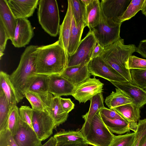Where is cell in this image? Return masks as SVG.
Wrapping results in <instances>:
<instances>
[{"mask_svg": "<svg viewBox=\"0 0 146 146\" xmlns=\"http://www.w3.org/2000/svg\"><path fill=\"white\" fill-rule=\"evenodd\" d=\"M36 73L60 75L68 67V55L57 40L37 48L35 51Z\"/></svg>", "mask_w": 146, "mask_h": 146, "instance_id": "6da1fadb", "label": "cell"}, {"mask_svg": "<svg viewBox=\"0 0 146 146\" xmlns=\"http://www.w3.org/2000/svg\"><path fill=\"white\" fill-rule=\"evenodd\" d=\"M38 47L30 45L26 48L21 55L18 67L11 74V81L20 96L23 98L36 77L35 64V51Z\"/></svg>", "mask_w": 146, "mask_h": 146, "instance_id": "7a4b0ae2", "label": "cell"}, {"mask_svg": "<svg viewBox=\"0 0 146 146\" xmlns=\"http://www.w3.org/2000/svg\"><path fill=\"white\" fill-rule=\"evenodd\" d=\"M136 48L134 44H124V40L121 38L105 47L99 56L127 81L131 83L130 71L126 68V63L129 57L136 52Z\"/></svg>", "mask_w": 146, "mask_h": 146, "instance_id": "3957f363", "label": "cell"}, {"mask_svg": "<svg viewBox=\"0 0 146 146\" xmlns=\"http://www.w3.org/2000/svg\"><path fill=\"white\" fill-rule=\"evenodd\" d=\"M80 130L87 143L94 146H109L114 136L104 122L99 111L90 122L85 121Z\"/></svg>", "mask_w": 146, "mask_h": 146, "instance_id": "277c9868", "label": "cell"}, {"mask_svg": "<svg viewBox=\"0 0 146 146\" xmlns=\"http://www.w3.org/2000/svg\"><path fill=\"white\" fill-rule=\"evenodd\" d=\"M37 16L39 23L44 31L51 36L58 34L60 18L56 0H39Z\"/></svg>", "mask_w": 146, "mask_h": 146, "instance_id": "5b68a950", "label": "cell"}, {"mask_svg": "<svg viewBox=\"0 0 146 146\" xmlns=\"http://www.w3.org/2000/svg\"><path fill=\"white\" fill-rule=\"evenodd\" d=\"M121 24L106 17L101 7L99 23L90 31L92 32L97 41L101 46L105 48L121 38L120 33Z\"/></svg>", "mask_w": 146, "mask_h": 146, "instance_id": "8992f818", "label": "cell"}, {"mask_svg": "<svg viewBox=\"0 0 146 146\" xmlns=\"http://www.w3.org/2000/svg\"><path fill=\"white\" fill-rule=\"evenodd\" d=\"M96 41L92 32L89 31L81 40L76 51L68 56V67L88 64L92 59Z\"/></svg>", "mask_w": 146, "mask_h": 146, "instance_id": "52a82bcc", "label": "cell"}, {"mask_svg": "<svg viewBox=\"0 0 146 146\" xmlns=\"http://www.w3.org/2000/svg\"><path fill=\"white\" fill-rule=\"evenodd\" d=\"M103 83L95 77L89 78L75 87L72 94L79 103H85L96 95L103 92Z\"/></svg>", "mask_w": 146, "mask_h": 146, "instance_id": "ba28073f", "label": "cell"}, {"mask_svg": "<svg viewBox=\"0 0 146 146\" xmlns=\"http://www.w3.org/2000/svg\"><path fill=\"white\" fill-rule=\"evenodd\" d=\"M88 67L90 72L94 77H100L110 82L128 81L100 56L92 59L88 64Z\"/></svg>", "mask_w": 146, "mask_h": 146, "instance_id": "9c48e42d", "label": "cell"}, {"mask_svg": "<svg viewBox=\"0 0 146 146\" xmlns=\"http://www.w3.org/2000/svg\"><path fill=\"white\" fill-rule=\"evenodd\" d=\"M32 123L34 131L42 141L51 136L55 129L54 121L46 110L43 111L34 110Z\"/></svg>", "mask_w": 146, "mask_h": 146, "instance_id": "30bf717a", "label": "cell"}, {"mask_svg": "<svg viewBox=\"0 0 146 146\" xmlns=\"http://www.w3.org/2000/svg\"><path fill=\"white\" fill-rule=\"evenodd\" d=\"M40 96L46 110L54 121L55 129L65 122L67 119L68 113L63 109L60 101V97L54 96L49 92L46 95Z\"/></svg>", "mask_w": 146, "mask_h": 146, "instance_id": "8fae6325", "label": "cell"}, {"mask_svg": "<svg viewBox=\"0 0 146 146\" xmlns=\"http://www.w3.org/2000/svg\"><path fill=\"white\" fill-rule=\"evenodd\" d=\"M34 35L33 28L27 18L17 19L12 43L16 48L25 47L29 44Z\"/></svg>", "mask_w": 146, "mask_h": 146, "instance_id": "7c38bea8", "label": "cell"}, {"mask_svg": "<svg viewBox=\"0 0 146 146\" xmlns=\"http://www.w3.org/2000/svg\"><path fill=\"white\" fill-rule=\"evenodd\" d=\"M133 101L132 104L140 109L146 104V90L128 81L110 82Z\"/></svg>", "mask_w": 146, "mask_h": 146, "instance_id": "4fadbf2b", "label": "cell"}, {"mask_svg": "<svg viewBox=\"0 0 146 146\" xmlns=\"http://www.w3.org/2000/svg\"><path fill=\"white\" fill-rule=\"evenodd\" d=\"M18 146H41L42 141L34 129L20 119L16 134L13 136Z\"/></svg>", "mask_w": 146, "mask_h": 146, "instance_id": "5bb4252c", "label": "cell"}, {"mask_svg": "<svg viewBox=\"0 0 146 146\" xmlns=\"http://www.w3.org/2000/svg\"><path fill=\"white\" fill-rule=\"evenodd\" d=\"M131 0H102L101 6L104 15L119 23L122 16Z\"/></svg>", "mask_w": 146, "mask_h": 146, "instance_id": "9a60e30c", "label": "cell"}, {"mask_svg": "<svg viewBox=\"0 0 146 146\" xmlns=\"http://www.w3.org/2000/svg\"><path fill=\"white\" fill-rule=\"evenodd\" d=\"M75 87L60 75L48 76V92L54 96L72 95Z\"/></svg>", "mask_w": 146, "mask_h": 146, "instance_id": "2e32d148", "label": "cell"}, {"mask_svg": "<svg viewBox=\"0 0 146 146\" xmlns=\"http://www.w3.org/2000/svg\"><path fill=\"white\" fill-rule=\"evenodd\" d=\"M8 6L16 19L27 18L33 16L38 0H7Z\"/></svg>", "mask_w": 146, "mask_h": 146, "instance_id": "e0dca14e", "label": "cell"}, {"mask_svg": "<svg viewBox=\"0 0 146 146\" xmlns=\"http://www.w3.org/2000/svg\"><path fill=\"white\" fill-rule=\"evenodd\" d=\"M88 64L67 67L60 76L76 86L90 78Z\"/></svg>", "mask_w": 146, "mask_h": 146, "instance_id": "ac0fdd59", "label": "cell"}, {"mask_svg": "<svg viewBox=\"0 0 146 146\" xmlns=\"http://www.w3.org/2000/svg\"><path fill=\"white\" fill-rule=\"evenodd\" d=\"M0 21L1 22L11 40L13 38L17 24L15 17L7 0H0Z\"/></svg>", "mask_w": 146, "mask_h": 146, "instance_id": "d6986e66", "label": "cell"}, {"mask_svg": "<svg viewBox=\"0 0 146 146\" xmlns=\"http://www.w3.org/2000/svg\"><path fill=\"white\" fill-rule=\"evenodd\" d=\"M113 109L129 123L130 130L135 132L141 117L140 109L131 103L120 106Z\"/></svg>", "mask_w": 146, "mask_h": 146, "instance_id": "ffe728a7", "label": "cell"}, {"mask_svg": "<svg viewBox=\"0 0 146 146\" xmlns=\"http://www.w3.org/2000/svg\"><path fill=\"white\" fill-rule=\"evenodd\" d=\"M0 89L4 93L9 102L12 105H17L23 99L14 87L10 75L2 71L0 72Z\"/></svg>", "mask_w": 146, "mask_h": 146, "instance_id": "44dd1931", "label": "cell"}, {"mask_svg": "<svg viewBox=\"0 0 146 146\" xmlns=\"http://www.w3.org/2000/svg\"><path fill=\"white\" fill-rule=\"evenodd\" d=\"M68 6L66 13L59 31L58 41L67 53V49L70 38L72 19V16L70 0H68Z\"/></svg>", "mask_w": 146, "mask_h": 146, "instance_id": "7402d4cb", "label": "cell"}, {"mask_svg": "<svg viewBox=\"0 0 146 146\" xmlns=\"http://www.w3.org/2000/svg\"><path fill=\"white\" fill-rule=\"evenodd\" d=\"M86 26L84 22L77 26L72 15L70 34L67 51L68 56L72 54L77 49L81 40L84 29Z\"/></svg>", "mask_w": 146, "mask_h": 146, "instance_id": "603a6c76", "label": "cell"}, {"mask_svg": "<svg viewBox=\"0 0 146 146\" xmlns=\"http://www.w3.org/2000/svg\"><path fill=\"white\" fill-rule=\"evenodd\" d=\"M87 26L91 30L99 23L101 17V6L99 0H93L86 6Z\"/></svg>", "mask_w": 146, "mask_h": 146, "instance_id": "cb8c5ba5", "label": "cell"}, {"mask_svg": "<svg viewBox=\"0 0 146 146\" xmlns=\"http://www.w3.org/2000/svg\"><path fill=\"white\" fill-rule=\"evenodd\" d=\"M53 137L57 143H87L80 130L76 131L62 130L55 134Z\"/></svg>", "mask_w": 146, "mask_h": 146, "instance_id": "d4e9b609", "label": "cell"}, {"mask_svg": "<svg viewBox=\"0 0 146 146\" xmlns=\"http://www.w3.org/2000/svg\"><path fill=\"white\" fill-rule=\"evenodd\" d=\"M115 91H112L107 96L105 102L110 109L114 108L127 104L132 103L133 100L119 89L116 88Z\"/></svg>", "mask_w": 146, "mask_h": 146, "instance_id": "484cf974", "label": "cell"}, {"mask_svg": "<svg viewBox=\"0 0 146 146\" xmlns=\"http://www.w3.org/2000/svg\"><path fill=\"white\" fill-rule=\"evenodd\" d=\"M104 123L112 133L122 134L130 133V129L129 123L125 119H108L101 114Z\"/></svg>", "mask_w": 146, "mask_h": 146, "instance_id": "4316f807", "label": "cell"}, {"mask_svg": "<svg viewBox=\"0 0 146 146\" xmlns=\"http://www.w3.org/2000/svg\"><path fill=\"white\" fill-rule=\"evenodd\" d=\"M72 14L77 26L84 22L87 26L86 6L82 0H70Z\"/></svg>", "mask_w": 146, "mask_h": 146, "instance_id": "83f0119b", "label": "cell"}, {"mask_svg": "<svg viewBox=\"0 0 146 146\" xmlns=\"http://www.w3.org/2000/svg\"><path fill=\"white\" fill-rule=\"evenodd\" d=\"M90 100V104L88 111L82 116L85 121L88 122L91 121L100 109L104 107V99L102 93H100L94 96Z\"/></svg>", "mask_w": 146, "mask_h": 146, "instance_id": "f1b7e54d", "label": "cell"}, {"mask_svg": "<svg viewBox=\"0 0 146 146\" xmlns=\"http://www.w3.org/2000/svg\"><path fill=\"white\" fill-rule=\"evenodd\" d=\"M14 105L9 102L4 93L0 89V131L6 128L9 115Z\"/></svg>", "mask_w": 146, "mask_h": 146, "instance_id": "f546056e", "label": "cell"}, {"mask_svg": "<svg viewBox=\"0 0 146 146\" xmlns=\"http://www.w3.org/2000/svg\"><path fill=\"white\" fill-rule=\"evenodd\" d=\"M27 90L34 92L40 96L48 93V76L37 74Z\"/></svg>", "mask_w": 146, "mask_h": 146, "instance_id": "4dcf8cb0", "label": "cell"}, {"mask_svg": "<svg viewBox=\"0 0 146 146\" xmlns=\"http://www.w3.org/2000/svg\"><path fill=\"white\" fill-rule=\"evenodd\" d=\"M145 0H131L127 9L119 19L120 23L131 19L141 10Z\"/></svg>", "mask_w": 146, "mask_h": 146, "instance_id": "1f68e13d", "label": "cell"}, {"mask_svg": "<svg viewBox=\"0 0 146 146\" xmlns=\"http://www.w3.org/2000/svg\"><path fill=\"white\" fill-rule=\"evenodd\" d=\"M20 119L19 108L17 105H14L11 110L6 127L13 136L17 133Z\"/></svg>", "mask_w": 146, "mask_h": 146, "instance_id": "d6a6232c", "label": "cell"}, {"mask_svg": "<svg viewBox=\"0 0 146 146\" xmlns=\"http://www.w3.org/2000/svg\"><path fill=\"white\" fill-rule=\"evenodd\" d=\"M24 96L30 103L33 110L40 111L46 110L45 105L38 94L31 91L27 90L24 93Z\"/></svg>", "mask_w": 146, "mask_h": 146, "instance_id": "836d02e7", "label": "cell"}, {"mask_svg": "<svg viewBox=\"0 0 146 146\" xmlns=\"http://www.w3.org/2000/svg\"><path fill=\"white\" fill-rule=\"evenodd\" d=\"M131 83L146 90V69L130 70Z\"/></svg>", "mask_w": 146, "mask_h": 146, "instance_id": "e575fe53", "label": "cell"}, {"mask_svg": "<svg viewBox=\"0 0 146 146\" xmlns=\"http://www.w3.org/2000/svg\"><path fill=\"white\" fill-rule=\"evenodd\" d=\"M135 135V132L117 136L114 135L109 146H132Z\"/></svg>", "mask_w": 146, "mask_h": 146, "instance_id": "d590c367", "label": "cell"}, {"mask_svg": "<svg viewBox=\"0 0 146 146\" xmlns=\"http://www.w3.org/2000/svg\"><path fill=\"white\" fill-rule=\"evenodd\" d=\"M146 138V118L139 120L132 146H141Z\"/></svg>", "mask_w": 146, "mask_h": 146, "instance_id": "8d00e7d4", "label": "cell"}, {"mask_svg": "<svg viewBox=\"0 0 146 146\" xmlns=\"http://www.w3.org/2000/svg\"><path fill=\"white\" fill-rule=\"evenodd\" d=\"M126 68L129 70L132 69H146V59L131 55L128 58L126 63Z\"/></svg>", "mask_w": 146, "mask_h": 146, "instance_id": "74e56055", "label": "cell"}, {"mask_svg": "<svg viewBox=\"0 0 146 146\" xmlns=\"http://www.w3.org/2000/svg\"><path fill=\"white\" fill-rule=\"evenodd\" d=\"M19 111L21 120L33 129L32 120L34 110L29 106H23L19 108Z\"/></svg>", "mask_w": 146, "mask_h": 146, "instance_id": "f35d334b", "label": "cell"}, {"mask_svg": "<svg viewBox=\"0 0 146 146\" xmlns=\"http://www.w3.org/2000/svg\"><path fill=\"white\" fill-rule=\"evenodd\" d=\"M0 146H18L13 135L7 127L0 131Z\"/></svg>", "mask_w": 146, "mask_h": 146, "instance_id": "ab89813d", "label": "cell"}, {"mask_svg": "<svg viewBox=\"0 0 146 146\" xmlns=\"http://www.w3.org/2000/svg\"><path fill=\"white\" fill-rule=\"evenodd\" d=\"M9 39V35L3 24L0 21V58L4 55L7 41Z\"/></svg>", "mask_w": 146, "mask_h": 146, "instance_id": "60d3db41", "label": "cell"}, {"mask_svg": "<svg viewBox=\"0 0 146 146\" xmlns=\"http://www.w3.org/2000/svg\"><path fill=\"white\" fill-rule=\"evenodd\" d=\"M99 111L101 114L109 119H125L117 112L113 109H108L104 107L100 109Z\"/></svg>", "mask_w": 146, "mask_h": 146, "instance_id": "b9f144b4", "label": "cell"}, {"mask_svg": "<svg viewBox=\"0 0 146 146\" xmlns=\"http://www.w3.org/2000/svg\"><path fill=\"white\" fill-rule=\"evenodd\" d=\"M60 101L63 110L68 113L74 108V104L70 98H62L60 97Z\"/></svg>", "mask_w": 146, "mask_h": 146, "instance_id": "7bdbcfd3", "label": "cell"}, {"mask_svg": "<svg viewBox=\"0 0 146 146\" xmlns=\"http://www.w3.org/2000/svg\"><path fill=\"white\" fill-rule=\"evenodd\" d=\"M136 52L146 58V39L140 41L136 48Z\"/></svg>", "mask_w": 146, "mask_h": 146, "instance_id": "ee69618b", "label": "cell"}, {"mask_svg": "<svg viewBox=\"0 0 146 146\" xmlns=\"http://www.w3.org/2000/svg\"><path fill=\"white\" fill-rule=\"evenodd\" d=\"M104 48L96 41L92 52V59L99 56L104 51Z\"/></svg>", "mask_w": 146, "mask_h": 146, "instance_id": "f6af8a7d", "label": "cell"}, {"mask_svg": "<svg viewBox=\"0 0 146 146\" xmlns=\"http://www.w3.org/2000/svg\"><path fill=\"white\" fill-rule=\"evenodd\" d=\"M87 143L56 142L55 146H88Z\"/></svg>", "mask_w": 146, "mask_h": 146, "instance_id": "bcb514c9", "label": "cell"}, {"mask_svg": "<svg viewBox=\"0 0 146 146\" xmlns=\"http://www.w3.org/2000/svg\"><path fill=\"white\" fill-rule=\"evenodd\" d=\"M56 144V141L53 137H51L49 139L41 146H55Z\"/></svg>", "mask_w": 146, "mask_h": 146, "instance_id": "7dc6e473", "label": "cell"}, {"mask_svg": "<svg viewBox=\"0 0 146 146\" xmlns=\"http://www.w3.org/2000/svg\"><path fill=\"white\" fill-rule=\"evenodd\" d=\"M142 13L146 17V0H145L141 10Z\"/></svg>", "mask_w": 146, "mask_h": 146, "instance_id": "c3c4849f", "label": "cell"}, {"mask_svg": "<svg viewBox=\"0 0 146 146\" xmlns=\"http://www.w3.org/2000/svg\"><path fill=\"white\" fill-rule=\"evenodd\" d=\"M93 0H82L83 2L87 6Z\"/></svg>", "mask_w": 146, "mask_h": 146, "instance_id": "681fc988", "label": "cell"}, {"mask_svg": "<svg viewBox=\"0 0 146 146\" xmlns=\"http://www.w3.org/2000/svg\"><path fill=\"white\" fill-rule=\"evenodd\" d=\"M141 146H146V138Z\"/></svg>", "mask_w": 146, "mask_h": 146, "instance_id": "f907efd6", "label": "cell"}]
</instances>
